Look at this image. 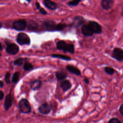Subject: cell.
<instances>
[{
	"label": "cell",
	"mask_w": 123,
	"mask_h": 123,
	"mask_svg": "<svg viewBox=\"0 0 123 123\" xmlns=\"http://www.w3.org/2000/svg\"><path fill=\"white\" fill-rule=\"evenodd\" d=\"M56 48L64 52H69L72 54L74 52V46L72 43H66L63 40H60L56 43Z\"/></svg>",
	"instance_id": "1"
},
{
	"label": "cell",
	"mask_w": 123,
	"mask_h": 123,
	"mask_svg": "<svg viewBox=\"0 0 123 123\" xmlns=\"http://www.w3.org/2000/svg\"><path fill=\"white\" fill-rule=\"evenodd\" d=\"M18 108L22 113L27 114L31 112V107L29 101L25 98L21 99L18 103Z\"/></svg>",
	"instance_id": "2"
},
{
	"label": "cell",
	"mask_w": 123,
	"mask_h": 123,
	"mask_svg": "<svg viewBox=\"0 0 123 123\" xmlns=\"http://www.w3.org/2000/svg\"><path fill=\"white\" fill-rule=\"evenodd\" d=\"M16 41L20 45H29L30 43L29 37L26 34L24 33H20L18 34Z\"/></svg>",
	"instance_id": "3"
},
{
	"label": "cell",
	"mask_w": 123,
	"mask_h": 123,
	"mask_svg": "<svg viewBox=\"0 0 123 123\" xmlns=\"http://www.w3.org/2000/svg\"><path fill=\"white\" fill-rule=\"evenodd\" d=\"M26 22L24 19L16 20L12 23V28L17 31L24 30L26 27Z\"/></svg>",
	"instance_id": "4"
},
{
	"label": "cell",
	"mask_w": 123,
	"mask_h": 123,
	"mask_svg": "<svg viewBox=\"0 0 123 123\" xmlns=\"http://www.w3.org/2000/svg\"><path fill=\"white\" fill-rule=\"evenodd\" d=\"M19 50V47L14 43H11L9 44L6 48V52L11 55H15L17 54Z\"/></svg>",
	"instance_id": "5"
},
{
	"label": "cell",
	"mask_w": 123,
	"mask_h": 123,
	"mask_svg": "<svg viewBox=\"0 0 123 123\" xmlns=\"http://www.w3.org/2000/svg\"><path fill=\"white\" fill-rule=\"evenodd\" d=\"M51 109V105L46 102L42 104L39 107L38 111L42 114H48L50 112Z\"/></svg>",
	"instance_id": "6"
},
{
	"label": "cell",
	"mask_w": 123,
	"mask_h": 123,
	"mask_svg": "<svg viewBox=\"0 0 123 123\" xmlns=\"http://www.w3.org/2000/svg\"><path fill=\"white\" fill-rule=\"evenodd\" d=\"M56 23L52 20H47L45 21L43 24V25L44 28L48 31H55L56 26Z\"/></svg>",
	"instance_id": "7"
},
{
	"label": "cell",
	"mask_w": 123,
	"mask_h": 123,
	"mask_svg": "<svg viewBox=\"0 0 123 123\" xmlns=\"http://www.w3.org/2000/svg\"><path fill=\"white\" fill-rule=\"evenodd\" d=\"M111 56L118 61H122L123 60V50L120 48L114 49Z\"/></svg>",
	"instance_id": "8"
},
{
	"label": "cell",
	"mask_w": 123,
	"mask_h": 123,
	"mask_svg": "<svg viewBox=\"0 0 123 123\" xmlns=\"http://www.w3.org/2000/svg\"><path fill=\"white\" fill-rule=\"evenodd\" d=\"M88 26L91 28L93 33L99 34L101 31V26L97 22L94 21H90L88 23Z\"/></svg>",
	"instance_id": "9"
},
{
	"label": "cell",
	"mask_w": 123,
	"mask_h": 123,
	"mask_svg": "<svg viewBox=\"0 0 123 123\" xmlns=\"http://www.w3.org/2000/svg\"><path fill=\"white\" fill-rule=\"evenodd\" d=\"M13 101V98L11 93H9L6 96L4 104V107L6 111H8L10 108L11 107Z\"/></svg>",
	"instance_id": "10"
},
{
	"label": "cell",
	"mask_w": 123,
	"mask_h": 123,
	"mask_svg": "<svg viewBox=\"0 0 123 123\" xmlns=\"http://www.w3.org/2000/svg\"><path fill=\"white\" fill-rule=\"evenodd\" d=\"M43 4L46 8L51 10H55L58 6L57 3L49 0H44Z\"/></svg>",
	"instance_id": "11"
},
{
	"label": "cell",
	"mask_w": 123,
	"mask_h": 123,
	"mask_svg": "<svg viewBox=\"0 0 123 123\" xmlns=\"http://www.w3.org/2000/svg\"><path fill=\"white\" fill-rule=\"evenodd\" d=\"M81 32L85 36H91L93 33L88 25H84L81 28Z\"/></svg>",
	"instance_id": "12"
},
{
	"label": "cell",
	"mask_w": 123,
	"mask_h": 123,
	"mask_svg": "<svg viewBox=\"0 0 123 123\" xmlns=\"http://www.w3.org/2000/svg\"><path fill=\"white\" fill-rule=\"evenodd\" d=\"M114 1L111 0H102L101 2V6L105 10H109L113 5Z\"/></svg>",
	"instance_id": "13"
},
{
	"label": "cell",
	"mask_w": 123,
	"mask_h": 123,
	"mask_svg": "<svg viewBox=\"0 0 123 123\" xmlns=\"http://www.w3.org/2000/svg\"><path fill=\"white\" fill-rule=\"evenodd\" d=\"M66 69L69 72L71 73L72 74H74L75 75H79L81 74L80 71L77 67H76L73 65H68L66 66Z\"/></svg>",
	"instance_id": "14"
},
{
	"label": "cell",
	"mask_w": 123,
	"mask_h": 123,
	"mask_svg": "<svg viewBox=\"0 0 123 123\" xmlns=\"http://www.w3.org/2000/svg\"><path fill=\"white\" fill-rule=\"evenodd\" d=\"M71 87L72 84L69 80H63L61 83V87L62 89V90L64 92L68 90L69 89H70Z\"/></svg>",
	"instance_id": "15"
},
{
	"label": "cell",
	"mask_w": 123,
	"mask_h": 123,
	"mask_svg": "<svg viewBox=\"0 0 123 123\" xmlns=\"http://www.w3.org/2000/svg\"><path fill=\"white\" fill-rule=\"evenodd\" d=\"M42 82L40 80H35L31 84V88L33 90H37L40 88L41 86Z\"/></svg>",
	"instance_id": "16"
},
{
	"label": "cell",
	"mask_w": 123,
	"mask_h": 123,
	"mask_svg": "<svg viewBox=\"0 0 123 123\" xmlns=\"http://www.w3.org/2000/svg\"><path fill=\"white\" fill-rule=\"evenodd\" d=\"M84 21L83 17L81 16H76L74 19V25L76 27H78L82 25Z\"/></svg>",
	"instance_id": "17"
},
{
	"label": "cell",
	"mask_w": 123,
	"mask_h": 123,
	"mask_svg": "<svg viewBox=\"0 0 123 123\" xmlns=\"http://www.w3.org/2000/svg\"><path fill=\"white\" fill-rule=\"evenodd\" d=\"M55 76L57 80H63L67 77V75L66 73L62 71H57L55 73Z\"/></svg>",
	"instance_id": "18"
},
{
	"label": "cell",
	"mask_w": 123,
	"mask_h": 123,
	"mask_svg": "<svg viewBox=\"0 0 123 123\" xmlns=\"http://www.w3.org/2000/svg\"><path fill=\"white\" fill-rule=\"evenodd\" d=\"M51 57L53 58H59L64 61H70L71 60V58L65 55H62V54H53L51 55Z\"/></svg>",
	"instance_id": "19"
},
{
	"label": "cell",
	"mask_w": 123,
	"mask_h": 123,
	"mask_svg": "<svg viewBox=\"0 0 123 123\" xmlns=\"http://www.w3.org/2000/svg\"><path fill=\"white\" fill-rule=\"evenodd\" d=\"M38 28L37 24L34 21H31L29 23L28 25V28L30 30H36Z\"/></svg>",
	"instance_id": "20"
},
{
	"label": "cell",
	"mask_w": 123,
	"mask_h": 123,
	"mask_svg": "<svg viewBox=\"0 0 123 123\" xmlns=\"http://www.w3.org/2000/svg\"><path fill=\"white\" fill-rule=\"evenodd\" d=\"M19 77H20V73L18 72H15L12 78V82L14 84H16L18 82L19 79Z\"/></svg>",
	"instance_id": "21"
},
{
	"label": "cell",
	"mask_w": 123,
	"mask_h": 123,
	"mask_svg": "<svg viewBox=\"0 0 123 123\" xmlns=\"http://www.w3.org/2000/svg\"><path fill=\"white\" fill-rule=\"evenodd\" d=\"M33 68V65L30 62H26L24 65H23V69L25 71H28L32 69Z\"/></svg>",
	"instance_id": "22"
},
{
	"label": "cell",
	"mask_w": 123,
	"mask_h": 123,
	"mask_svg": "<svg viewBox=\"0 0 123 123\" xmlns=\"http://www.w3.org/2000/svg\"><path fill=\"white\" fill-rule=\"evenodd\" d=\"M36 5L37 8L38 10V11H39V12L41 14H42L43 15H46L47 14V12L46 11V10L45 9H44L42 7H41V6L40 5V4H39V3L38 2H36Z\"/></svg>",
	"instance_id": "23"
},
{
	"label": "cell",
	"mask_w": 123,
	"mask_h": 123,
	"mask_svg": "<svg viewBox=\"0 0 123 123\" xmlns=\"http://www.w3.org/2000/svg\"><path fill=\"white\" fill-rule=\"evenodd\" d=\"M67 27V25L64 23H59L56 26L55 31H62Z\"/></svg>",
	"instance_id": "24"
},
{
	"label": "cell",
	"mask_w": 123,
	"mask_h": 123,
	"mask_svg": "<svg viewBox=\"0 0 123 123\" xmlns=\"http://www.w3.org/2000/svg\"><path fill=\"white\" fill-rule=\"evenodd\" d=\"M23 62H24V59H23L22 58H20L16 59L14 61L13 63L15 65L21 66L23 64Z\"/></svg>",
	"instance_id": "25"
},
{
	"label": "cell",
	"mask_w": 123,
	"mask_h": 123,
	"mask_svg": "<svg viewBox=\"0 0 123 123\" xmlns=\"http://www.w3.org/2000/svg\"><path fill=\"white\" fill-rule=\"evenodd\" d=\"M81 1V0H72V1H70L69 2H68L67 3V4L69 6H75L77 5Z\"/></svg>",
	"instance_id": "26"
},
{
	"label": "cell",
	"mask_w": 123,
	"mask_h": 123,
	"mask_svg": "<svg viewBox=\"0 0 123 123\" xmlns=\"http://www.w3.org/2000/svg\"><path fill=\"white\" fill-rule=\"evenodd\" d=\"M105 72L109 74H112L114 72V70L113 68L110 67H106L104 69Z\"/></svg>",
	"instance_id": "27"
},
{
	"label": "cell",
	"mask_w": 123,
	"mask_h": 123,
	"mask_svg": "<svg viewBox=\"0 0 123 123\" xmlns=\"http://www.w3.org/2000/svg\"><path fill=\"white\" fill-rule=\"evenodd\" d=\"M10 77H11V74L9 72H7L6 74L5 75L4 77V79L5 82H6L7 84H10L11 81H10Z\"/></svg>",
	"instance_id": "28"
},
{
	"label": "cell",
	"mask_w": 123,
	"mask_h": 123,
	"mask_svg": "<svg viewBox=\"0 0 123 123\" xmlns=\"http://www.w3.org/2000/svg\"><path fill=\"white\" fill-rule=\"evenodd\" d=\"M108 123H121V122L116 118H112L110 120Z\"/></svg>",
	"instance_id": "29"
},
{
	"label": "cell",
	"mask_w": 123,
	"mask_h": 123,
	"mask_svg": "<svg viewBox=\"0 0 123 123\" xmlns=\"http://www.w3.org/2000/svg\"><path fill=\"white\" fill-rule=\"evenodd\" d=\"M4 96V94L3 92L2 91L0 90V100H2L3 99Z\"/></svg>",
	"instance_id": "30"
},
{
	"label": "cell",
	"mask_w": 123,
	"mask_h": 123,
	"mask_svg": "<svg viewBox=\"0 0 123 123\" xmlns=\"http://www.w3.org/2000/svg\"><path fill=\"white\" fill-rule=\"evenodd\" d=\"M119 111H120L121 114L123 116V104L120 106Z\"/></svg>",
	"instance_id": "31"
},
{
	"label": "cell",
	"mask_w": 123,
	"mask_h": 123,
	"mask_svg": "<svg viewBox=\"0 0 123 123\" xmlns=\"http://www.w3.org/2000/svg\"><path fill=\"white\" fill-rule=\"evenodd\" d=\"M3 86H4V83H3V82L2 81L0 80V87L2 88V87H3Z\"/></svg>",
	"instance_id": "32"
},
{
	"label": "cell",
	"mask_w": 123,
	"mask_h": 123,
	"mask_svg": "<svg viewBox=\"0 0 123 123\" xmlns=\"http://www.w3.org/2000/svg\"><path fill=\"white\" fill-rule=\"evenodd\" d=\"M84 81L86 83V84H88L89 83V81H88V80L87 79V78H85L84 80Z\"/></svg>",
	"instance_id": "33"
},
{
	"label": "cell",
	"mask_w": 123,
	"mask_h": 123,
	"mask_svg": "<svg viewBox=\"0 0 123 123\" xmlns=\"http://www.w3.org/2000/svg\"><path fill=\"white\" fill-rule=\"evenodd\" d=\"M2 49H3V48H2V45H1V43L0 42V50H2Z\"/></svg>",
	"instance_id": "34"
},
{
	"label": "cell",
	"mask_w": 123,
	"mask_h": 123,
	"mask_svg": "<svg viewBox=\"0 0 123 123\" xmlns=\"http://www.w3.org/2000/svg\"><path fill=\"white\" fill-rule=\"evenodd\" d=\"M2 26V24L1 23H0V28H1Z\"/></svg>",
	"instance_id": "35"
},
{
	"label": "cell",
	"mask_w": 123,
	"mask_h": 123,
	"mask_svg": "<svg viewBox=\"0 0 123 123\" xmlns=\"http://www.w3.org/2000/svg\"><path fill=\"white\" fill-rule=\"evenodd\" d=\"M122 15H123V9H122Z\"/></svg>",
	"instance_id": "36"
},
{
	"label": "cell",
	"mask_w": 123,
	"mask_h": 123,
	"mask_svg": "<svg viewBox=\"0 0 123 123\" xmlns=\"http://www.w3.org/2000/svg\"><path fill=\"white\" fill-rule=\"evenodd\" d=\"M1 56V52H0V56Z\"/></svg>",
	"instance_id": "37"
}]
</instances>
